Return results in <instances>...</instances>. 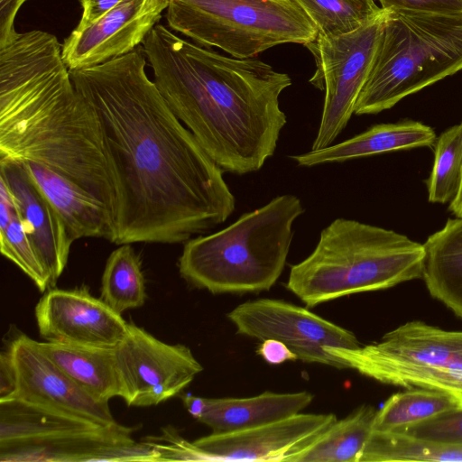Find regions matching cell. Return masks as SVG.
Listing matches in <instances>:
<instances>
[{"label":"cell","instance_id":"obj_1","mask_svg":"<svg viewBox=\"0 0 462 462\" xmlns=\"http://www.w3.org/2000/svg\"><path fill=\"white\" fill-rule=\"evenodd\" d=\"M139 45L70 70L95 112L115 191L114 239L176 244L224 223L236 199L223 170L168 106Z\"/></svg>","mask_w":462,"mask_h":462},{"label":"cell","instance_id":"obj_2","mask_svg":"<svg viewBox=\"0 0 462 462\" xmlns=\"http://www.w3.org/2000/svg\"><path fill=\"white\" fill-rule=\"evenodd\" d=\"M154 83L174 115L224 171H259L287 123L288 74L253 58H227L158 23L143 42Z\"/></svg>","mask_w":462,"mask_h":462},{"label":"cell","instance_id":"obj_3","mask_svg":"<svg viewBox=\"0 0 462 462\" xmlns=\"http://www.w3.org/2000/svg\"><path fill=\"white\" fill-rule=\"evenodd\" d=\"M0 161L50 168L105 204L114 220L97 117L72 81L62 44L47 32H18L0 47Z\"/></svg>","mask_w":462,"mask_h":462},{"label":"cell","instance_id":"obj_4","mask_svg":"<svg viewBox=\"0 0 462 462\" xmlns=\"http://www.w3.org/2000/svg\"><path fill=\"white\" fill-rule=\"evenodd\" d=\"M424 245L390 229L337 218L291 267L287 289L308 307L422 279Z\"/></svg>","mask_w":462,"mask_h":462},{"label":"cell","instance_id":"obj_5","mask_svg":"<svg viewBox=\"0 0 462 462\" xmlns=\"http://www.w3.org/2000/svg\"><path fill=\"white\" fill-rule=\"evenodd\" d=\"M303 211L297 196H277L224 229L189 239L179 260L180 275L211 293L270 290L284 269L292 226Z\"/></svg>","mask_w":462,"mask_h":462},{"label":"cell","instance_id":"obj_6","mask_svg":"<svg viewBox=\"0 0 462 462\" xmlns=\"http://www.w3.org/2000/svg\"><path fill=\"white\" fill-rule=\"evenodd\" d=\"M367 79L355 114L373 115L462 69V13L383 9Z\"/></svg>","mask_w":462,"mask_h":462},{"label":"cell","instance_id":"obj_7","mask_svg":"<svg viewBox=\"0 0 462 462\" xmlns=\"http://www.w3.org/2000/svg\"><path fill=\"white\" fill-rule=\"evenodd\" d=\"M134 429L104 426L17 398L0 400L1 462L161 461Z\"/></svg>","mask_w":462,"mask_h":462},{"label":"cell","instance_id":"obj_8","mask_svg":"<svg viewBox=\"0 0 462 462\" xmlns=\"http://www.w3.org/2000/svg\"><path fill=\"white\" fill-rule=\"evenodd\" d=\"M169 27L206 47L249 59L279 44L307 45L318 37L294 0H169Z\"/></svg>","mask_w":462,"mask_h":462},{"label":"cell","instance_id":"obj_9","mask_svg":"<svg viewBox=\"0 0 462 462\" xmlns=\"http://www.w3.org/2000/svg\"><path fill=\"white\" fill-rule=\"evenodd\" d=\"M384 10L358 30L337 37H321L305 45L314 55L317 70L310 82L325 90L319 126L311 150L333 144L346 128L369 75L377 48Z\"/></svg>","mask_w":462,"mask_h":462},{"label":"cell","instance_id":"obj_10","mask_svg":"<svg viewBox=\"0 0 462 462\" xmlns=\"http://www.w3.org/2000/svg\"><path fill=\"white\" fill-rule=\"evenodd\" d=\"M236 333L258 340L283 342L302 362L344 369L339 359L324 348L360 346L349 330L290 302L259 299L245 301L227 314Z\"/></svg>","mask_w":462,"mask_h":462},{"label":"cell","instance_id":"obj_11","mask_svg":"<svg viewBox=\"0 0 462 462\" xmlns=\"http://www.w3.org/2000/svg\"><path fill=\"white\" fill-rule=\"evenodd\" d=\"M115 351L121 397L128 406L157 405L203 370L188 346L166 344L134 324Z\"/></svg>","mask_w":462,"mask_h":462},{"label":"cell","instance_id":"obj_12","mask_svg":"<svg viewBox=\"0 0 462 462\" xmlns=\"http://www.w3.org/2000/svg\"><path fill=\"white\" fill-rule=\"evenodd\" d=\"M345 368L363 375L384 367L430 372L462 370V330H446L420 320L406 322L377 343L355 348L325 347Z\"/></svg>","mask_w":462,"mask_h":462},{"label":"cell","instance_id":"obj_13","mask_svg":"<svg viewBox=\"0 0 462 462\" xmlns=\"http://www.w3.org/2000/svg\"><path fill=\"white\" fill-rule=\"evenodd\" d=\"M333 413H301L261 426L213 432L191 442L193 461L289 462L337 420Z\"/></svg>","mask_w":462,"mask_h":462},{"label":"cell","instance_id":"obj_14","mask_svg":"<svg viewBox=\"0 0 462 462\" xmlns=\"http://www.w3.org/2000/svg\"><path fill=\"white\" fill-rule=\"evenodd\" d=\"M6 350L14 374V393L10 398L104 426L117 423L108 402L95 399L70 379L44 354L38 341L20 334Z\"/></svg>","mask_w":462,"mask_h":462},{"label":"cell","instance_id":"obj_15","mask_svg":"<svg viewBox=\"0 0 462 462\" xmlns=\"http://www.w3.org/2000/svg\"><path fill=\"white\" fill-rule=\"evenodd\" d=\"M169 0H122L93 23L75 28L64 40L62 57L69 70L99 65L143 43Z\"/></svg>","mask_w":462,"mask_h":462},{"label":"cell","instance_id":"obj_16","mask_svg":"<svg viewBox=\"0 0 462 462\" xmlns=\"http://www.w3.org/2000/svg\"><path fill=\"white\" fill-rule=\"evenodd\" d=\"M35 317L41 337L56 343L116 347L129 328L122 314L86 287L48 291L35 307Z\"/></svg>","mask_w":462,"mask_h":462},{"label":"cell","instance_id":"obj_17","mask_svg":"<svg viewBox=\"0 0 462 462\" xmlns=\"http://www.w3.org/2000/svg\"><path fill=\"white\" fill-rule=\"evenodd\" d=\"M0 178L9 187L24 229L54 286L63 273L74 240L55 208L22 162L0 161Z\"/></svg>","mask_w":462,"mask_h":462},{"label":"cell","instance_id":"obj_18","mask_svg":"<svg viewBox=\"0 0 462 462\" xmlns=\"http://www.w3.org/2000/svg\"><path fill=\"white\" fill-rule=\"evenodd\" d=\"M77 240L105 238L113 242L114 220L107 207L63 175L34 162H22Z\"/></svg>","mask_w":462,"mask_h":462},{"label":"cell","instance_id":"obj_19","mask_svg":"<svg viewBox=\"0 0 462 462\" xmlns=\"http://www.w3.org/2000/svg\"><path fill=\"white\" fill-rule=\"evenodd\" d=\"M436 139L434 130L420 122L380 124L341 143L323 149L310 150L291 158L299 166L311 167L323 163L344 162L393 151L431 147Z\"/></svg>","mask_w":462,"mask_h":462},{"label":"cell","instance_id":"obj_20","mask_svg":"<svg viewBox=\"0 0 462 462\" xmlns=\"http://www.w3.org/2000/svg\"><path fill=\"white\" fill-rule=\"evenodd\" d=\"M313 397L307 391H267L245 398H207L206 411L199 421L213 432L250 429L297 414L311 403Z\"/></svg>","mask_w":462,"mask_h":462},{"label":"cell","instance_id":"obj_21","mask_svg":"<svg viewBox=\"0 0 462 462\" xmlns=\"http://www.w3.org/2000/svg\"><path fill=\"white\" fill-rule=\"evenodd\" d=\"M428 291L462 319V218H449L423 244Z\"/></svg>","mask_w":462,"mask_h":462},{"label":"cell","instance_id":"obj_22","mask_svg":"<svg viewBox=\"0 0 462 462\" xmlns=\"http://www.w3.org/2000/svg\"><path fill=\"white\" fill-rule=\"evenodd\" d=\"M44 354L95 399L109 402L122 390L115 347L39 342Z\"/></svg>","mask_w":462,"mask_h":462},{"label":"cell","instance_id":"obj_23","mask_svg":"<svg viewBox=\"0 0 462 462\" xmlns=\"http://www.w3.org/2000/svg\"><path fill=\"white\" fill-rule=\"evenodd\" d=\"M376 411L363 404L337 420L289 462H358L373 433Z\"/></svg>","mask_w":462,"mask_h":462},{"label":"cell","instance_id":"obj_24","mask_svg":"<svg viewBox=\"0 0 462 462\" xmlns=\"http://www.w3.org/2000/svg\"><path fill=\"white\" fill-rule=\"evenodd\" d=\"M455 408V401L440 392L411 387L384 402L375 413L373 432H400Z\"/></svg>","mask_w":462,"mask_h":462},{"label":"cell","instance_id":"obj_25","mask_svg":"<svg viewBox=\"0 0 462 462\" xmlns=\"http://www.w3.org/2000/svg\"><path fill=\"white\" fill-rule=\"evenodd\" d=\"M389 461L462 462V445L403 432H373L358 462Z\"/></svg>","mask_w":462,"mask_h":462},{"label":"cell","instance_id":"obj_26","mask_svg":"<svg viewBox=\"0 0 462 462\" xmlns=\"http://www.w3.org/2000/svg\"><path fill=\"white\" fill-rule=\"evenodd\" d=\"M146 298L144 278L138 255L130 244L114 250L102 275L101 299L122 314L143 305Z\"/></svg>","mask_w":462,"mask_h":462},{"label":"cell","instance_id":"obj_27","mask_svg":"<svg viewBox=\"0 0 462 462\" xmlns=\"http://www.w3.org/2000/svg\"><path fill=\"white\" fill-rule=\"evenodd\" d=\"M318 30V36L337 37L353 32L383 11L374 0H294Z\"/></svg>","mask_w":462,"mask_h":462},{"label":"cell","instance_id":"obj_28","mask_svg":"<svg viewBox=\"0 0 462 462\" xmlns=\"http://www.w3.org/2000/svg\"><path fill=\"white\" fill-rule=\"evenodd\" d=\"M462 183V123L436 139L434 162L427 180L429 201L450 202Z\"/></svg>","mask_w":462,"mask_h":462},{"label":"cell","instance_id":"obj_29","mask_svg":"<svg viewBox=\"0 0 462 462\" xmlns=\"http://www.w3.org/2000/svg\"><path fill=\"white\" fill-rule=\"evenodd\" d=\"M0 250L35 283L40 291L51 286L50 279L27 235L18 211L4 230H0Z\"/></svg>","mask_w":462,"mask_h":462},{"label":"cell","instance_id":"obj_30","mask_svg":"<svg viewBox=\"0 0 462 462\" xmlns=\"http://www.w3.org/2000/svg\"><path fill=\"white\" fill-rule=\"evenodd\" d=\"M413 437L462 445V408H455L402 431Z\"/></svg>","mask_w":462,"mask_h":462},{"label":"cell","instance_id":"obj_31","mask_svg":"<svg viewBox=\"0 0 462 462\" xmlns=\"http://www.w3.org/2000/svg\"><path fill=\"white\" fill-rule=\"evenodd\" d=\"M382 9H408L421 12L462 13V0H378Z\"/></svg>","mask_w":462,"mask_h":462},{"label":"cell","instance_id":"obj_32","mask_svg":"<svg viewBox=\"0 0 462 462\" xmlns=\"http://www.w3.org/2000/svg\"><path fill=\"white\" fill-rule=\"evenodd\" d=\"M27 0H0V47L12 41L18 33L14 20L19 9Z\"/></svg>","mask_w":462,"mask_h":462},{"label":"cell","instance_id":"obj_33","mask_svg":"<svg viewBox=\"0 0 462 462\" xmlns=\"http://www.w3.org/2000/svg\"><path fill=\"white\" fill-rule=\"evenodd\" d=\"M256 353L271 365L298 360L297 356L283 342L277 339L263 340Z\"/></svg>","mask_w":462,"mask_h":462},{"label":"cell","instance_id":"obj_34","mask_svg":"<svg viewBox=\"0 0 462 462\" xmlns=\"http://www.w3.org/2000/svg\"><path fill=\"white\" fill-rule=\"evenodd\" d=\"M82 9V16L76 28H84L97 19L102 17L106 13L118 5L122 0H79Z\"/></svg>","mask_w":462,"mask_h":462},{"label":"cell","instance_id":"obj_35","mask_svg":"<svg viewBox=\"0 0 462 462\" xmlns=\"http://www.w3.org/2000/svg\"><path fill=\"white\" fill-rule=\"evenodd\" d=\"M16 212L14 198L5 180L0 178V230L7 227Z\"/></svg>","mask_w":462,"mask_h":462},{"label":"cell","instance_id":"obj_36","mask_svg":"<svg viewBox=\"0 0 462 462\" xmlns=\"http://www.w3.org/2000/svg\"><path fill=\"white\" fill-rule=\"evenodd\" d=\"M184 406L196 420H199L207 408V398L185 394L182 396Z\"/></svg>","mask_w":462,"mask_h":462},{"label":"cell","instance_id":"obj_37","mask_svg":"<svg viewBox=\"0 0 462 462\" xmlns=\"http://www.w3.org/2000/svg\"><path fill=\"white\" fill-rule=\"evenodd\" d=\"M449 211L458 218H462V183L456 197L449 203Z\"/></svg>","mask_w":462,"mask_h":462}]
</instances>
